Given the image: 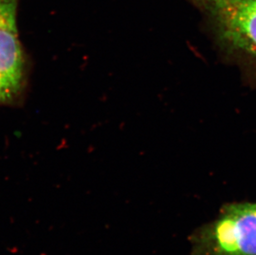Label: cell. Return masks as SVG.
Segmentation results:
<instances>
[{
	"instance_id": "cell-2",
	"label": "cell",
	"mask_w": 256,
	"mask_h": 255,
	"mask_svg": "<svg viewBox=\"0 0 256 255\" xmlns=\"http://www.w3.org/2000/svg\"><path fill=\"white\" fill-rule=\"evenodd\" d=\"M212 4L226 42L256 58V0H215Z\"/></svg>"
},
{
	"instance_id": "cell-4",
	"label": "cell",
	"mask_w": 256,
	"mask_h": 255,
	"mask_svg": "<svg viewBox=\"0 0 256 255\" xmlns=\"http://www.w3.org/2000/svg\"><path fill=\"white\" fill-rule=\"evenodd\" d=\"M20 0H0V28L16 25Z\"/></svg>"
},
{
	"instance_id": "cell-1",
	"label": "cell",
	"mask_w": 256,
	"mask_h": 255,
	"mask_svg": "<svg viewBox=\"0 0 256 255\" xmlns=\"http://www.w3.org/2000/svg\"><path fill=\"white\" fill-rule=\"evenodd\" d=\"M190 242L192 255H256V202L226 204Z\"/></svg>"
},
{
	"instance_id": "cell-5",
	"label": "cell",
	"mask_w": 256,
	"mask_h": 255,
	"mask_svg": "<svg viewBox=\"0 0 256 255\" xmlns=\"http://www.w3.org/2000/svg\"><path fill=\"white\" fill-rule=\"evenodd\" d=\"M208 1H210V2H212L213 1H215V0H208Z\"/></svg>"
},
{
	"instance_id": "cell-3",
	"label": "cell",
	"mask_w": 256,
	"mask_h": 255,
	"mask_svg": "<svg viewBox=\"0 0 256 255\" xmlns=\"http://www.w3.org/2000/svg\"><path fill=\"white\" fill-rule=\"evenodd\" d=\"M26 68L17 25L0 28V104L18 99L24 89Z\"/></svg>"
}]
</instances>
